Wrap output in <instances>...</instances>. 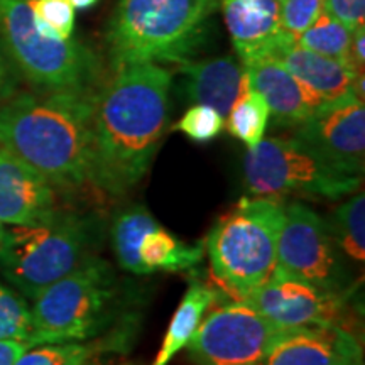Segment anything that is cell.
Masks as SVG:
<instances>
[{
	"mask_svg": "<svg viewBox=\"0 0 365 365\" xmlns=\"http://www.w3.org/2000/svg\"><path fill=\"white\" fill-rule=\"evenodd\" d=\"M171 81L161 65L135 63L97 91L90 185L124 196L145 176L170 122Z\"/></svg>",
	"mask_w": 365,
	"mask_h": 365,
	"instance_id": "6da1fadb",
	"label": "cell"
},
{
	"mask_svg": "<svg viewBox=\"0 0 365 365\" xmlns=\"http://www.w3.org/2000/svg\"><path fill=\"white\" fill-rule=\"evenodd\" d=\"M97 91L14 95L0 103V148L33 166L54 188L88 185Z\"/></svg>",
	"mask_w": 365,
	"mask_h": 365,
	"instance_id": "7a4b0ae2",
	"label": "cell"
},
{
	"mask_svg": "<svg viewBox=\"0 0 365 365\" xmlns=\"http://www.w3.org/2000/svg\"><path fill=\"white\" fill-rule=\"evenodd\" d=\"M217 9L218 0H120L107 31L113 68L190 61Z\"/></svg>",
	"mask_w": 365,
	"mask_h": 365,
	"instance_id": "3957f363",
	"label": "cell"
},
{
	"mask_svg": "<svg viewBox=\"0 0 365 365\" xmlns=\"http://www.w3.org/2000/svg\"><path fill=\"white\" fill-rule=\"evenodd\" d=\"M284 202L276 196L242 198L210 228L205 240L213 279L235 301L272 276Z\"/></svg>",
	"mask_w": 365,
	"mask_h": 365,
	"instance_id": "277c9868",
	"label": "cell"
},
{
	"mask_svg": "<svg viewBox=\"0 0 365 365\" xmlns=\"http://www.w3.org/2000/svg\"><path fill=\"white\" fill-rule=\"evenodd\" d=\"M98 240L100 220L75 213L59 212L39 225L9 227L0 245V274L33 301L90 259Z\"/></svg>",
	"mask_w": 365,
	"mask_h": 365,
	"instance_id": "5b68a950",
	"label": "cell"
},
{
	"mask_svg": "<svg viewBox=\"0 0 365 365\" xmlns=\"http://www.w3.org/2000/svg\"><path fill=\"white\" fill-rule=\"evenodd\" d=\"M117 299L118 281L112 266L91 255L33 299L29 345L93 339L110 322Z\"/></svg>",
	"mask_w": 365,
	"mask_h": 365,
	"instance_id": "8992f818",
	"label": "cell"
},
{
	"mask_svg": "<svg viewBox=\"0 0 365 365\" xmlns=\"http://www.w3.org/2000/svg\"><path fill=\"white\" fill-rule=\"evenodd\" d=\"M0 41L22 78L39 91H97V54L78 41L39 33L29 0H0Z\"/></svg>",
	"mask_w": 365,
	"mask_h": 365,
	"instance_id": "52a82bcc",
	"label": "cell"
},
{
	"mask_svg": "<svg viewBox=\"0 0 365 365\" xmlns=\"http://www.w3.org/2000/svg\"><path fill=\"white\" fill-rule=\"evenodd\" d=\"M244 173L254 196L304 195L339 200L362 185V176L336 170L294 137L262 139L245 154Z\"/></svg>",
	"mask_w": 365,
	"mask_h": 365,
	"instance_id": "ba28073f",
	"label": "cell"
},
{
	"mask_svg": "<svg viewBox=\"0 0 365 365\" xmlns=\"http://www.w3.org/2000/svg\"><path fill=\"white\" fill-rule=\"evenodd\" d=\"M277 269L333 293H349L350 274L330 223L304 203H284Z\"/></svg>",
	"mask_w": 365,
	"mask_h": 365,
	"instance_id": "9c48e42d",
	"label": "cell"
},
{
	"mask_svg": "<svg viewBox=\"0 0 365 365\" xmlns=\"http://www.w3.org/2000/svg\"><path fill=\"white\" fill-rule=\"evenodd\" d=\"M284 330L245 301L213 309L188 344L196 365H259Z\"/></svg>",
	"mask_w": 365,
	"mask_h": 365,
	"instance_id": "30bf717a",
	"label": "cell"
},
{
	"mask_svg": "<svg viewBox=\"0 0 365 365\" xmlns=\"http://www.w3.org/2000/svg\"><path fill=\"white\" fill-rule=\"evenodd\" d=\"M242 301L279 330L333 325L352 331L346 314L349 293L322 289L277 267L262 286Z\"/></svg>",
	"mask_w": 365,
	"mask_h": 365,
	"instance_id": "8fae6325",
	"label": "cell"
},
{
	"mask_svg": "<svg viewBox=\"0 0 365 365\" xmlns=\"http://www.w3.org/2000/svg\"><path fill=\"white\" fill-rule=\"evenodd\" d=\"M294 139L336 170L362 176L365 163V107L354 93L325 102L303 124Z\"/></svg>",
	"mask_w": 365,
	"mask_h": 365,
	"instance_id": "7c38bea8",
	"label": "cell"
},
{
	"mask_svg": "<svg viewBox=\"0 0 365 365\" xmlns=\"http://www.w3.org/2000/svg\"><path fill=\"white\" fill-rule=\"evenodd\" d=\"M59 213L54 186L16 154L0 148V222L31 227Z\"/></svg>",
	"mask_w": 365,
	"mask_h": 365,
	"instance_id": "4fadbf2b",
	"label": "cell"
},
{
	"mask_svg": "<svg viewBox=\"0 0 365 365\" xmlns=\"http://www.w3.org/2000/svg\"><path fill=\"white\" fill-rule=\"evenodd\" d=\"M259 365H364L362 345L333 325L284 330Z\"/></svg>",
	"mask_w": 365,
	"mask_h": 365,
	"instance_id": "5bb4252c",
	"label": "cell"
},
{
	"mask_svg": "<svg viewBox=\"0 0 365 365\" xmlns=\"http://www.w3.org/2000/svg\"><path fill=\"white\" fill-rule=\"evenodd\" d=\"M223 17L242 63L267 58L296 38L282 29L279 0H223Z\"/></svg>",
	"mask_w": 365,
	"mask_h": 365,
	"instance_id": "9a60e30c",
	"label": "cell"
},
{
	"mask_svg": "<svg viewBox=\"0 0 365 365\" xmlns=\"http://www.w3.org/2000/svg\"><path fill=\"white\" fill-rule=\"evenodd\" d=\"M250 88L266 100L274 124L279 127H298L319 105L322 98L291 75L279 61L272 58H257L242 63Z\"/></svg>",
	"mask_w": 365,
	"mask_h": 365,
	"instance_id": "2e32d148",
	"label": "cell"
},
{
	"mask_svg": "<svg viewBox=\"0 0 365 365\" xmlns=\"http://www.w3.org/2000/svg\"><path fill=\"white\" fill-rule=\"evenodd\" d=\"M185 76V93L190 102L208 105L227 117L249 88V78L235 58H215L178 65Z\"/></svg>",
	"mask_w": 365,
	"mask_h": 365,
	"instance_id": "e0dca14e",
	"label": "cell"
},
{
	"mask_svg": "<svg viewBox=\"0 0 365 365\" xmlns=\"http://www.w3.org/2000/svg\"><path fill=\"white\" fill-rule=\"evenodd\" d=\"M279 61L291 75L317 93L323 102H333L354 93V81L364 70L303 48L294 41L277 48L271 56ZM355 95V93H354Z\"/></svg>",
	"mask_w": 365,
	"mask_h": 365,
	"instance_id": "ac0fdd59",
	"label": "cell"
},
{
	"mask_svg": "<svg viewBox=\"0 0 365 365\" xmlns=\"http://www.w3.org/2000/svg\"><path fill=\"white\" fill-rule=\"evenodd\" d=\"M217 293L213 287L200 281H191L185 296H182L180 307L173 314L170 327L164 335L161 350H159L153 365H168L188 346L191 339L198 330L200 323L208 312V308L215 303Z\"/></svg>",
	"mask_w": 365,
	"mask_h": 365,
	"instance_id": "d6986e66",
	"label": "cell"
},
{
	"mask_svg": "<svg viewBox=\"0 0 365 365\" xmlns=\"http://www.w3.org/2000/svg\"><path fill=\"white\" fill-rule=\"evenodd\" d=\"M156 218L143 205H130L117 213L112 225V249L117 264L124 271L148 276V267L140 261V242L149 232L159 228Z\"/></svg>",
	"mask_w": 365,
	"mask_h": 365,
	"instance_id": "ffe728a7",
	"label": "cell"
},
{
	"mask_svg": "<svg viewBox=\"0 0 365 365\" xmlns=\"http://www.w3.org/2000/svg\"><path fill=\"white\" fill-rule=\"evenodd\" d=\"M139 255L149 272L188 271L203 261L205 242L186 244L159 227L149 232L140 242Z\"/></svg>",
	"mask_w": 365,
	"mask_h": 365,
	"instance_id": "44dd1931",
	"label": "cell"
},
{
	"mask_svg": "<svg viewBox=\"0 0 365 365\" xmlns=\"http://www.w3.org/2000/svg\"><path fill=\"white\" fill-rule=\"evenodd\" d=\"M296 43L309 49V51L339 59V61L349 63V65L357 68L354 65L352 58H350L352 31L325 11H322V14L312 22L308 29H304L299 36H296Z\"/></svg>",
	"mask_w": 365,
	"mask_h": 365,
	"instance_id": "7402d4cb",
	"label": "cell"
},
{
	"mask_svg": "<svg viewBox=\"0 0 365 365\" xmlns=\"http://www.w3.org/2000/svg\"><path fill=\"white\" fill-rule=\"evenodd\" d=\"M330 228L340 252L362 264L365 261V195L362 191L335 210Z\"/></svg>",
	"mask_w": 365,
	"mask_h": 365,
	"instance_id": "603a6c76",
	"label": "cell"
},
{
	"mask_svg": "<svg viewBox=\"0 0 365 365\" xmlns=\"http://www.w3.org/2000/svg\"><path fill=\"white\" fill-rule=\"evenodd\" d=\"M227 117L228 132L247 145V149H252L264 139L271 112L262 95L249 86Z\"/></svg>",
	"mask_w": 365,
	"mask_h": 365,
	"instance_id": "cb8c5ba5",
	"label": "cell"
},
{
	"mask_svg": "<svg viewBox=\"0 0 365 365\" xmlns=\"http://www.w3.org/2000/svg\"><path fill=\"white\" fill-rule=\"evenodd\" d=\"M31 331V307L26 298L0 281V340L26 341L29 345Z\"/></svg>",
	"mask_w": 365,
	"mask_h": 365,
	"instance_id": "d4e9b609",
	"label": "cell"
},
{
	"mask_svg": "<svg viewBox=\"0 0 365 365\" xmlns=\"http://www.w3.org/2000/svg\"><path fill=\"white\" fill-rule=\"evenodd\" d=\"M39 33L54 39H71L75 29V7L70 0H29Z\"/></svg>",
	"mask_w": 365,
	"mask_h": 365,
	"instance_id": "484cf974",
	"label": "cell"
},
{
	"mask_svg": "<svg viewBox=\"0 0 365 365\" xmlns=\"http://www.w3.org/2000/svg\"><path fill=\"white\" fill-rule=\"evenodd\" d=\"M93 354L95 346L81 341L36 345L27 349L14 365H86Z\"/></svg>",
	"mask_w": 365,
	"mask_h": 365,
	"instance_id": "4316f807",
	"label": "cell"
},
{
	"mask_svg": "<svg viewBox=\"0 0 365 365\" xmlns=\"http://www.w3.org/2000/svg\"><path fill=\"white\" fill-rule=\"evenodd\" d=\"M223 129H225V117L220 115L215 108L202 103L190 107L175 125V130L182 132L188 139L198 144L217 139Z\"/></svg>",
	"mask_w": 365,
	"mask_h": 365,
	"instance_id": "83f0119b",
	"label": "cell"
},
{
	"mask_svg": "<svg viewBox=\"0 0 365 365\" xmlns=\"http://www.w3.org/2000/svg\"><path fill=\"white\" fill-rule=\"evenodd\" d=\"M325 0H282L279 19L282 29L294 38L312 26V22L323 11Z\"/></svg>",
	"mask_w": 365,
	"mask_h": 365,
	"instance_id": "f1b7e54d",
	"label": "cell"
},
{
	"mask_svg": "<svg viewBox=\"0 0 365 365\" xmlns=\"http://www.w3.org/2000/svg\"><path fill=\"white\" fill-rule=\"evenodd\" d=\"M323 11L345 24L350 31L365 26V0H325Z\"/></svg>",
	"mask_w": 365,
	"mask_h": 365,
	"instance_id": "f546056e",
	"label": "cell"
},
{
	"mask_svg": "<svg viewBox=\"0 0 365 365\" xmlns=\"http://www.w3.org/2000/svg\"><path fill=\"white\" fill-rule=\"evenodd\" d=\"M21 73L12 63L2 41H0V103L17 95L21 85Z\"/></svg>",
	"mask_w": 365,
	"mask_h": 365,
	"instance_id": "4dcf8cb0",
	"label": "cell"
},
{
	"mask_svg": "<svg viewBox=\"0 0 365 365\" xmlns=\"http://www.w3.org/2000/svg\"><path fill=\"white\" fill-rule=\"evenodd\" d=\"M27 349L31 346L26 341L0 340V365H14Z\"/></svg>",
	"mask_w": 365,
	"mask_h": 365,
	"instance_id": "1f68e13d",
	"label": "cell"
},
{
	"mask_svg": "<svg viewBox=\"0 0 365 365\" xmlns=\"http://www.w3.org/2000/svg\"><path fill=\"white\" fill-rule=\"evenodd\" d=\"M365 26H359L352 31V43H350V58L359 70H364L365 63Z\"/></svg>",
	"mask_w": 365,
	"mask_h": 365,
	"instance_id": "d6a6232c",
	"label": "cell"
},
{
	"mask_svg": "<svg viewBox=\"0 0 365 365\" xmlns=\"http://www.w3.org/2000/svg\"><path fill=\"white\" fill-rule=\"evenodd\" d=\"M71 6L75 9H88L98 2V0H70Z\"/></svg>",
	"mask_w": 365,
	"mask_h": 365,
	"instance_id": "836d02e7",
	"label": "cell"
},
{
	"mask_svg": "<svg viewBox=\"0 0 365 365\" xmlns=\"http://www.w3.org/2000/svg\"><path fill=\"white\" fill-rule=\"evenodd\" d=\"M6 225H4L2 222H0V245H2V242H4V237H6Z\"/></svg>",
	"mask_w": 365,
	"mask_h": 365,
	"instance_id": "e575fe53",
	"label": "cell"
},
{
	"mask_svg": "<svg viewBox=\"0 0 365 365\" xmlns=\"http://www.w3.org/2000/svg\"><path fill=\"white\" fill-rule=\"evenodd\" d=\"M86 365H95V364H86Z\"/></svg>",
	"mask_w": 365,
	"mask_h": 365,
	"instance_id": "d590c367",
	"label": "cell"
},
{
	"mask_svg": "<svg viewBox=\"0 0 365 365\" xmlns=\"http://www.w3.org/2000/svg\"><path fill=\"white\" fill-rule=\"evenodd\" d=\"M279 2H282V0H279Z\"/></svg>",
	"mask_w": 365,
	"mask_h": 365,
	"instance_id": "8d00e7d4",
	"label": "cell"
}]
</instances>
